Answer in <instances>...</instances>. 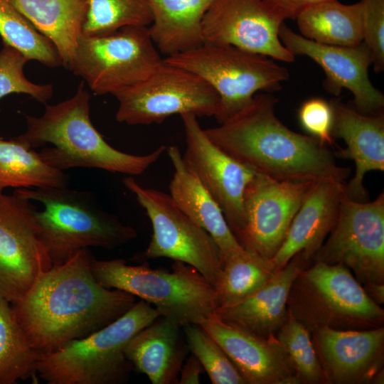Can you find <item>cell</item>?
Returning <instances> with one entry per match:
<instances>
[{"instance_id":"6da1fadb","label":"cell","mask_w":384,"mask_h":384,"mask_svg":"<svg viewBox=\"0 0 384 384\" xmlns=\"http://www.w3.org/2000/svg\"><path fill=\"white\" fill-rule=\"evenodd\" d=\"M93 257L83 249L53 265L27 293L11 303L32 347L41 354L55 352L87 336L129 311L135 297L109 289L95 278Z\"/></svg>"},{"instance_id":"7a4b0ae2","label":"cell","mask_w":384,"mask_h":384,"mask_svg":"<svg viewBox=\"0 0 384 384\" xmlns=\"http://www.w3.org/2000/svg\"><path fill=\"white\" fill-rule=\"evenodd\" d=\"M277 102L270 92L257 93L241 111L204 131L255 173L279 181L344 183L350 168L337 165L334 152L318 139L284 125L275 114Z\"/></svg>"},{"instance_id":"3957f363","label":"cell","mask_w":384,"mask_h":384,"mask_svg":"<svg viewBox=\"0 0 384 384\" xmlns=\"http://www.w3.org/2000/svg\"><path fill=\"white\" fill-rule=\"evenodd\" d=\"M90 94L82 82L70 99L46 105L41 117L26 116L27 129L18 136L38 152L48 165L60 170L95 168L129 176L143 174L166 150L164 145L144 155L126 153L109 144L92 124Z\"/></svg>"},{"instance_id":"277c9868","label":"cell","mask_w":384,"mask_h":384,"mask_svg":"<svg viewBox=\"0 0 384 384\" xmlns=\"http://www.w3.org/2000/svg\"><path fill=\"white\" fill-rule=\"evenodd\" d=\"M15 193L39 203L34 210L39 235L53 265L90 247L114 250L136 238L137 232L102 208L94 196L68 186L18 188Z\"/></svg>"},{"instance_id":"5b68a950","label":"cell","mask_w":384,"mask_h":384,"mask_svg":"<svg viewBox=\"0 0 384 384\" xmlns=\"http://www.w3.org/2000/svg\"><path fill=\"white\" fill-rule=\"evenodd\" d=\"M160 315L144 300L84 338L42 355L37 375L48 384H123L134 369L124 353L129 340Z\"/></svg>"},{"instance_id":"8992f818","label":"cell","mask_w":384,"mask_h":384,"mask_svg":"<svg viewBox=\"0 0 384 384\" xmlns=\"http://www.w3.org/2000/svg\"><path fill=\"white\" fill-rule=\"evenodd\" d=\"M97 282L153 304L160 316L180 326L198 324L218 306L214 287L193 267L174 261L171 272L147 262L129 265L123 259L91 260Z\"/></svg>"},{"instance_id":"52a82bcc","label":"cell","mask_w":384,"mask_h":384,"mask_svg":"<svg viewBox=\"0 0 384 384\" xmlns=\"http://www.w3.org/2000/svg\"><path fill=\"white\" fill-rule=\"evenodd\" d=\"M288 312L311 331L328 326L366 330L383 326L384 311L342 264L315 262L304 268L292 283Z\"/></svg>"},{"instance_id":"ba28073f","label":"cell","mask_w":384,"mask_h":384,"mask_svg":"<svg viewBox=\"0 0 384 384\" xmlns=\"http://www.w3.org/2000/svg\"><path fill=\"white\" fill-rule=\"evenodd\" d=\"M164 60L200 76L215 90L219 124L247 107L259 91H277L289 78L288 70L274 59L227 44L204 43Z\"/></svg>"},{"instance_id":"9c48e42d","label":"cell","mask_w":384,"mask_h":384,"mask_svg":"<svg viewBox=\"0 0 384 384\" xmlns=\"http://www.w3.org/2000/svg\"><path fill=\"white\" fill-rule=\"evenodd\" d=\"M164 59L146 26H126L78 38L70 70L97 95L116 94L149 77Z\"/></svg>"},{"instance_id":"30bf717a","label":"cell","mask_w":384,"mask_h":384,"mask_svg":"<svg viewBox=\"0 0 384 384\" xmlns=\"http://www.w3.org/2000/svg\"><path fill=\"white\" fill-rule=\"evenodd\" d=\"M123 183L144 209L152 226L147 247L132 260L168 257L182 262L196 268L214 287L223 259L213 238L182 211L169 194L144 187L131 176Z\"/></svg>"},{"instance_id":"8fae6325","label":"cell","mask_w":384,"mask_h":384,"mask_svg":"<svg viewBox=\"0 0 384 384\" xmlns=\"http://www.w3.org/2000/svg\"><path fill=\"white\" fill-rule=\"evenodd\" d=\"M116 119L130 125L159 124L173 114L215 117L220 99L203 78L164 60L142 82L116 94Z\"/></svg>"},{"instance_id":"7c38bea8","label":"cell","mask_w":384,"mask_h":384,"mask_svg":"<svg viewBox=\"0 0 384 384\" xmlns=\"http://www.w3.org/2000/svg\"><path fill=\"white\" fill-rule=\"evenodd\" d=\"M314 260L343 265L361 285L384 283V193L358 202L343 190L336 222Z\"/></svg>"},{"instance_id":"4fadbf2b","label":"cell","mask_w":384,"mask_h":384,"mask_svg":"<svg viewBox=\"0 0 384 384\" xmlns=\"http://www.w3.org/2000/svg\"><path fill=\"white\" fill-rule=\"evenodd\" d=\"M31 201L0 193V296L23 297L52 266L42 242Z\"/></svg>"},{"instance_id":"5bb4252c","label":"cell","mask_w":384,"mask_h":384,"mask_svg":"<svg viewBox=\"0 0 384 384\" xmlns=\"http://www.w3.org/2000/svg\"><path fill=\"white\" fill-rule=\"evenodd\" d=\"M315 183L279 181L255 173L244 193L245 224L237 237L240 245L270 261Z\"/></svg>"},{"instance_id":"9a60e30c","label":"cell","mask_w":384,"mask_h":384,"mask_svg":"<svg viewBox=\"0 0 384 384\" xmlns=\"http://www.w3.org/2000/svg\"><path fill=\"white\" fill-rule=\"evenodd\" d=\"M197 117L191 114L181 115L186 136L182 157L218 203L237 239L245 224V191L255 172L215 144Z\"/></svg>"},{"instance_id":"2e32d148","label":"cell","mask_w":384,"mask_h":384,"mask_svg":"<svg viewBox=\"0 0 384 384\" xmlns=\"http://www.w3.org/2000/svg\"><path fill=\"white\" fill-rule=\"evenodd\" d=\"M284 21L262 0H213L202 23L203 40L291 63L295 56L278 35Z\"/></svg>"},{"instance_id":"e0dca14e","label":"cell","mask_w":384,"mask_h":384,"mask_svg":"<svg viewBox=\"0 0 384 384\" xmlns=\"http://www.w3.org/2000/svg\"><path fill=\"white\" fill-rule=\"evenodd\" d=\"M278 35L294 56H307L321 67L326 75L324 85L328 92L338 96L343 88L348 89L353 95V107L359 112L374 114L383 112L384 95L369 79L372 58L364 42L353 46L321 44L295 33L284 22Z\"/></svg>"},{"instance_id":"ac0fdd59","label":"cell","mask_w":384,"mask_h":384,"mask_svg":"<svg viewBox=\"0 0 384 384\" xmlns=\"http://www.w3.org/2000/svg\"><path fill=\"white\" fill-rule=\"evenodd\" d=\"M221 346L246 384H299L275 336L265 338L220 319L215 311L198 324Z\"/></svg>"},{"instance_id":"d6986e66","label":"cell","mask_w":384,"mask_h":384,"mask_svg":"<svg viewBox=\"0 0 384 384\" xmlns=\"http://www.w3.org/2000/svg\"><path fill=\"white\" fill-rule=\"evenodd\" d=\"M310 332L326 383H373L383 370V326L366 330L321 326Z\"/></svg>"},{"instance_id":"ffe728a7","label":"cell","mask_w":384,"mask_h":384,"mask_svg":"<svg viewBox=\"0 0 384 384\" xmlns=\"http://www.w3.org/2000/svg\"><path fill=\"white\" fill-rule=\"evenodd\" d=\"M333 110V139H342L346 148L334 152L335 157L351 159L356 165L354 176L344 184L343 190L351 199L368 201L363 185L366 174L370 171H384V114H365L340 99L329 101Z\"/></svg>"},{"instance_id":"44dd1931","label":"cell","mask_w":384,"mask_h":384,"mask_svg":"<svg viewBox=\"0 0 384 384\" xmlns=\"http://www.w3.org/2000/svg\"><path fill=\"white\" fill-rule=\"evenodd\" d=\"M344 183L316 182L295 214L279 249L270 261L275 272L297 254L314 260L338 214Z\"/></svg>"},{"instance_id":"7402d4cb","label":"cell","mask_w":384,"mask_h":384,"mask_svg":"<svg viewBox=\"0 0 384 384\" xmlns=\"http://www.w3.org/2000/svg\"><path fill=\"white\" fill-rule=\"evenodd\" d=\"M302 254L294 255L259 290L233 304L218 306L223 320L265 338L275 336L288 316L287 300L293 282L309 267Z\"/></svg>"},{"instance_id":"603a6c76","label":"cell","mask_w":384,"mask_h":384,"mask_svg":"<svg viewBox=\"0 0 384 384\" xmlns=\"http://www.w3.org/2000/svg\"><path fill=\"white\" fill-rule=\"evenodd\" d=\"M182 328L159 316L135 334L124 353L134 368L145 374L153 384H176L189 350L181 334Z\"/></svg>"},{"instance_id":"cb8c5ba5","label":"cell","mask_w":384,"mask_h":384,"mask_svg":"<svg viewBox=\"0 0 384 384\" xmlns=\"http://www.w3.org/2000/svg\"><path fill=\"white\" fill-rule=\"evenodd\" d=\"M166 151L174 167L169 195L176 205L213 238L223 259L243 248L230 229L218 203L185 164L178 148L170 146Z\"/></svg>"},{"instance_id":"d4e9b609","label":"cell","mask_w":384,"mask_h":384,"mask_svg":"<svg viewBox=\"0 0 384 384\" xmlns=\"http://www.w3.org/2000/svg\"><path fill=\"white\" fill-rule=\"evenodd\" d=\"M213 0H148L152 21L150 37L169 57L204 43L202 23Z\"/></svg>"},{"instance_id":"484cf974","label":"cell","mask_w":384,"mask_h":384,"mask_svg":"<svg viewBox=\"0 0 384 384\" xmlns=\"http://www.w3.org/2000/svg\"><path fill=\"white\" fill-rule=\"evenodd\" d=\"M17 9L54 46L63 65L71 68L82 34L87 0H14Z\"/></svg>"},{"instance_id":"4316f807","label":"cell","mask_w":384,"mask_h":384,"mask_svg":"<svg viewBox=\"0 0 384 384\" xmlns=\"http://www.w3.org/2000/svg\"><path fill=\"white\" fill-rule=\"evenodd\" d=\"M295 20L301 35L319 43L353 46L363 40L361 1L352 4L323 1L308 7Z\"/></svg>"},{"instance_id":"83f0119b","label":"cell","mask_w":384,"mask_h":384,"mask_svg":"<svg viewBox=\"0 0 384 384\" xmlns=\"http://www.w3.org/2000/svg\"><path fill=\"white\" fill-rule=\"evenodd\" d=\"M68 183L63 171L47 164L26 142L18 137L0 138V193L6 188L63 187Z\"/></svg>"},{"instance_id":"f1b7e54d","label":"cell","mask_w":384,"mask_h":384,"mask_svg":"<svg viewBox=\"0 0 384 384\" xmlns=\"http://www.w3.org/2000/svg\"><path fill=\"white\" fill-rule=\"evenodd\" d=\"M275 272L270 261L244 248L228 255L214 285L217 307L246 299L262 288Z\"/></svg>"},{"instance_id":"f546056e","label":"cell","mask_w":384,"mask_h":384,"mask_svg":"<svg viewBox=\"0 0 384 384\" xmlns=\"http://www.w3.org/2000/svg\"><path fill=\"white\" fill-rule=\"evenodd\" d=\"M42 355L31 345L11 304L0 296V384H16L37 375Z\"/></svg>"},{"instance_id":"4dcf8cb0","label":"cell","mask_w":384,"mask_h":384,"mask_svg":"<svg viewBox=\"0 0 384 384\" xmlns=\"http://www.w3.org/2000/svg\"><path fill=\"white\" fill-rule=\"evenodd\" d=\"M0 36L3 43L27 59L49 67L63 65L52 43L17 9L14 0H0Z\"/></svg>"},{"instance_id":"1f68e13d","label":"cell","mask_w":384,"mask_h":384,"mask_svg":"<svg viewBox=\"0 0 384 384\" xmlns=\"http://www.w3.org/2000/svg\"><path fill=\"white\" fill-rule=\"evenodd\" d=\"M151 21L148 0H87L82 33L102 36L126 26L148 27Z\"/></svg>"},{"instance_id":"d6a6232c","label":"cell","mask_w":384,"mask_h":384,"mask_svg":"<svg viewBox=\"0 0 384 384\" xmlns=\"http://www.w3.org/2000/svg\"><path fill=\"white\" fill-rule=\"evenodd\" d=\"M296 372L299 383H326L309 330L289 312L275 335Z\"/></svg>"},{"instance_id":"836d02e7","label":"cell","mask_w":384,"mask_h":384,"mask_svg":"<svg viewBox=\"0 0 384 384\" xmlns=\"http://www.w3.org/2000/svg\"><path fill=\"white\" fill-rule=\"evenodd\" d=\"M189 350L213 384H246L221 346L200 325L183 326Z\"/></svg>"},{"instance_id":"e575fe53","label":"cell","mask_w":384,"mask_h":384,"mask_svg":"<svg viewBox=\"0 0 384 384\" xmlns=\"http://www.w3.org/2000/svg\"><path fill=\"white\" fill-rule=\"evenodd\" d=\"M27 61L20 51L3 43L0 50V99L12 93H23L45 103L51 97L52 85L36 84L26 78L23 67Z\"/></svg>"},{"instance_id":"d590c367","label":"cell","mask_w":384,"mask_h":384,"mask_svg":"<svg viewBox=\"0 0 384 384\" xmlns=\"http://www.w3.org/2000/svg\"><path fill=\"white\" fill-rule=\"evenodd\" d=\"M363 40L370 50L376 73L384 70V0H361Z\"/></svg>"},{"instance_id":"8d00e7d4","label":"cell","mask_w":384,"mask_h":384,"mask_svg":"<svg viewBox=\"0 0 384 384\" xmlns=\"http://www.w3.org/2000/svg\"><path fill=\"white\" fill-rule=\"evenodd\" d=\"M302 127L326 145H331L333 110L329 102L319 97H312L304 102L298 112Z\"/></svg>"},{"instance_id":"74e56055","label":"cell","mask_w":384,"mask_h":384,"mask_svg":"<svg viewBox=\"0 0 384 384\" xmlns=\"http://www.w3.org/2000/svg\"><path fill=\"white\" fill-rule=\"evenodd\" d=\"M267 7L283 21L297 17L306 9L329 0H262Z\"/></svg>"},{"instance_id":"f35d334b","label":"cell","mask_w":384,"mask_h":384,"mask_svg":"<svg viewBox=\"0 0 384 384\" xmlns=\"http://www.w3.org/2000/svg\"><path fill=\"white\" fill-rule=\"evenodd\" d=\"M203 368L198 359L192 353L183 363L179 373V384H198Z\"/></svg>"},{"instance_id":"ab89813d","label":"cell","mask_w":384,"mask_h":384,"mask_svg":"<svg viewBox=\"0 0 384 384\" xmlns=\"http://www.w3.org/2000/svg\"><path fill=\"white\" fill-rule=\"evenodd\" d=\"M362 286L367 295L375 304L380 306L384 303V283H367Z\"/></svg>"}]
</instances>
